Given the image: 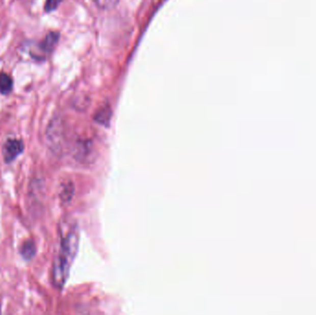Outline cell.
Instances as JSON below:
<instances>
[{
    "label": "cell",
    "instance_id": "3",
    "mask_svg": "<svg viewBox=\"0 0 316 315\" xmlns=\"http://www.w3.org/2000/svg\"><path fill=\"white\" fill-rule=\"evenodd\" d=\"M94 153V148L91 141H83L76 145V158L82 162H91Z\"/></svg>",
    "mask_w": 316,
    "mask_h": 315
},
{
    "label": "cell",
    "instance_id": "9",
    "mask_svg": "<svg viewBox=\"0 0 316 315\" xmlns=\"http://www.w3.org/2000/svg\"><path fill=\"white\" fill-rule=\"evenodd\" d=\"M63 0H46L45 4V12H52L58 9Z\"/></svg>",
    "mask_w": 316,
    "mask_h": 315
},
{
    "label": "cell",
    "instance_id": "4",
    "mask_svg": "<svg viewBox=\"0 0 316 315\" xmlns=\"http://www.w3.org/2000/svg\"><path fill=\"white\" fill-rule=\"evenodd\" d=\"M60 40V34L58 32H50L44 40L40 43V49L44 54L51 53Z\"/></svg>",
    "mask_w": 316,
    "mask_h": 315
},
{
    "label": "cell",
    "instance_id": "8",
    "mask_svg": "<svg viewBox=\"0 0 316 315\" xmlns=\"http://www.w3.org/2000/svg\"><path fill=\"white\" fill-rule=\"evenodd\" d=\"M94 2L102 10H111L118 5L119 0H94Z\"/></svg>",
    "mask_w": 316,
    "mask_h": 315
},
{
    "label": "cell",
    "instance_id": "2",
    "mask_svg": "<svg viewBox=\"0 0 316 315\" xmlns=\"http://www.w3.org/2000/svg\"><path fill=\"white\" fill-rule=\"evenodd\" d=\"M24 150V144L22 141L18 139H9L3 145L2 154L6 163L12 162L22 153Z\"/></svg>",
    "mask_w": 316,
    "mask_h": 315
},
{
    "label": "cell",
    "instance_id": "7",
    "mask_svg": "<svg viewBox=\"0 0 316 315\" xmlns=\"http://www.w3.org/2000/svg\"><path fill=\"white\" fill-rule=\"evenodd\" d=\"M20 254L26 260H30L35 256L36 249L33 241H26L20 247Z\"/></svg>",
    "mask_w": 316,
    "mask_h": 315
},
{
    "label": "cell",
    "instance_id": "6",
    "mask_svg": "<svg viewBox=\"0 0 316 315\" xmlns=\"http://www.w3.org/2000/svg\"><path fill=\"white\" fill-rule=\"evenodd\" d=\"M13 89V81L9 74L0 73V94L3 95L10 94Z\"/></svg>",
    "mask_w": 316,
    "mask_h": 315
},
{
    "label": "cell",
    "instance_id": "1",
    "mask_svg": "<svg viewBox=\"0 0 316 315\" xmlns=\"http://www.w3.org/2000/svg\"><path fill=\"white\" fill-rule=\"evenodd\" d=\"M79 247V235L75 230L69 231L63 238L59 255L54 262L53 280L58 287L64 286L69 276L71 264L74 261L75 256Z\"/></svg>",
    "mask_w": 316,
    "mask_h": 315
},
{
    "label": "cell",
    "instance_id": "5",
    "mask_svg": "<svg viewBox=\"0 0 316 315\" xmlns=\"http://www.w3.org/2000/svg\"><path fill=\"white\" fill-rule=\"evenodd\" d=\"M111 117H112V111L109 106H106L104 108L99 109L98 111L95 113L94 120L98 124L107 126L110 122Z\"/></svg>",
    "mask_w": 316,
    "mask_h": 315
}]
</instances>
